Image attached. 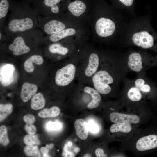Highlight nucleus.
<instances>
[{
  "mask_svg": "<svg viewBox=\"0 0 157 157\" xmlns=\"http://www.w3.org/2000/svg\"><path fill=\"white\" fill-rule=\"evenodd\" d=\"M10 0H0V27L2 29L5 26L6 18L11 4Z\"/></svg>",
  "mask_w": 157,
  "mask_h": 157,
  "instance_id": "6ab92c4d",
  "label": "nucleus"
},
{
  "mask_svg": "<svg viewBox=\"0 0 157 157\" xmlns=\"http://www.w3.org/2000/svg\"><path fill=\"white\" fill-rule=\"evenodd\" d=\"M25 130L29 134H34L37 131L36 127L33 124H26L25 126Z\"/></svg>",
  "mask_w": 157,
  "mask_h": 157,
  "instance_id": "c85d7f7f",
  "label": "nucleus"
},
{
  "mask_svg": "<svg viewBox=\"0 0 157 157\" xmlns=\"http://www.w3.org/2000/svg\"><path fill=\"white\" fill-rule=\"evenodd\" d=\"M24 144L27 145H39L40 143L37 135H27L24 138Z\"/></svg>",
  "mask_w": 157,
  "mask_h": 157,
  "instance_id": "a878e982",
  "label": "nucleus"
},
{
  "mask_svg": "<svg viewBox=\"0 0 157 157\" xmlns=\"http://www.w3.org/2000/svg\"><path fill=\"white\" fill-rule=\"evenodd\" d=\"M74 126L77 136L82 140H86L88 136V130L85 121L82 119H77L74 122Z\"/></svg>",
  "mask_w": 157,
  "mask_h": 157,
  "instance_id": "dca6fc26",
  "label": "nucleus"
},
{
  "mask_svg": "<svg viewBox=\"0 0 157 157\" xmlns=\"http://www.w3.org/2000/svg\"><path fill=\"white\" fill-rule=\"evenodd\" d=\"M38 27L43 32L45 36L55 33L66 28L65 22L55 16H38Z\"/></svg>",
  "mask_w": 157,
  "mask_h": 157,
  "instance_id": "6e6552de",
  "label": "nucleus"
},
{
  "mask_svg": "<svg viewBox=\"0 0 157 157\" xmlns=\"http://www.w3.org/2000/svg\"><path fill=\"white\" fill-rule=\"evenodd\" d=\"M63 157H74L75 155L72 152L69 151L68 150V145L67 144H65L63 148V150L62 153Z\"/></svg>",
  "mask_w": 157,
  "mask_h": 157,
  "instance_id": "2f4dec72",
  "label": "nucleus"
},
{
  "mask_svg": "<svg viewBox=\"0 0 157 157\" xmlns=\"http://www.w3.org/2000/svg\"><path fill=\"white\" fill-rule=\"evenodd\" d=\"M83 157H91L92 156L89 154L86 153L83 156Z\"/></svg>",
  "mask_w": 157,
  "mask_h": 157,
  "instance_id": "58836bf2",
  "label": "nucleus"
},
{
  "mask_svg": "<svg viewBox=\"0 0 157 157\" xmlns=\"http://www.w3.org/2000/svg\"><path fill=\"white\" fill-rule=\"evenodd\" d=\"M49 150V149L46 147H42L40 149L41 152L43 155L48 154Z\"/></svg>",
  "mask_w": 157,
  "mask_h": 157,
  "instance_id": "c9c22d12",
  "label": "nucleus"
},
{
  "mask_svg": "<svg viewBox=\"0 0 157 157\" xmlns=\"http://www.w3.org/2000/svg\"><path fill=\"white\" fill-rule=\"evenodd\" d=\"M13 106L11 104H0V121L1 122L12 112Z\"/></svg>",
  "mask_w": 157,
  "mask_h": 157,
  "instance_id": "b1692460",
  "label": "nucleus"
},
{
  "mask_svg": "<svg viewBox=\"0 0 157 157\" xmlns=\"http://www.w3.org/2000/svg\"><path fill=\"white\" fill-rule=\"evenodd\" d=\"M80 151V149L78 147H76L74 149V151L76 153H78Z\"/></svg>",
  "mask_w": 157,
  "mask_h": 157,
  "instance_id": "4c0bfd02",
  "label": "nucleus"
},
{
  "mask_svg": "<svg viewBox=\"0 0 157 157\" xmlns=\"http://www.w3.org/2000/svg\"><path fill=\"white\" fill-rule=\"evenodd\" d=\"M46 128L49 131L58 130L62 127V124L57 122H55L49 121L46 124Z\"/></svg>",
  "mask_w": 157,
  "mask_h": 157,
  "instance_id": "cd10ccee",
  "label": "nucleus"
},
{
  "mask_svg": "<svg viewBox=\"0 0 157 157\" xmlns=\"http://www.w3.org/2000/svg\"><path fill=\"white\" fill-rule=\"evenodd\" d=\"M111 121L113 123L127 122L137 124L140 121L137 115L132 114H126L118 112L111 113L109 116Z\"/></svg>",
  "mask_w": 157,
  "mask_h": 157,
  "instance_id": "ddd939ff",
  "label": "nucleus"
},
{
  "mask_svg": "<svg viewBox=\"0 0 157 157\" xmlns=\"http://www.w3.org/2000/svg\"><path fill=\"white\" fill-rule=\"evenodd\" d=\"M24 121L27 124H33L35 121L34 116L31 114L25 115L23 117Z\"/></svg>",
  "mask_w": 157,
  "mask_h": 157,
  "instance_id": "7c9ffc66",
  "label": "nucleus"
},
{
  "mask_svg": "<svg viewBox=\"0 0 157 157\" xmlns=\"http://www.w3.org/2000/svg\"><path fill=\"white\" fill-rule=\"evenodd\" d=\"M132 41L135 45L144 49H153L157 51V43L154 37L146 31L137 32L132 38Z\"/></svg>",
  "mask_w": 157,
  "mask_h": 157,
  "instance_id": "9d476101",
  "label": "nucleus"
},
{
  "mask_svg": "<svg viewBox=\"0 0 157 157\" xmlns=\"http://www.w3.org/2000/svg\"><path fill=\"white\" fill-rule=\"evenodd\" d=\"M46 103L45 99L40 92L36 93L31 98V107L35 110L41 109L44 106Z\"/></svg>",
  "mask_w": 157,
  "mask_h": 157,
  "instance_id": "aec40b11",
  "label": "nucleus"
},
{
  "mask_svg": "<svg viewBox=\"0 0 157 157\" xmlns=\"http://www.w3.org/2000/svg\"><path fill=\"white\" fill-rule=\"evenodd\" d=\"M8 39V38L6 35L4 33L3 29L0 28V40H3Z\"/></svg>",
  "mask_w": 157,
  "mask_h": 157,
  "instance_id": "72a5a7b5",
  "label": "nucleus"
},
{
  "mask_svg": "<svg viewBox=\"0 0 157 157\" xmlns=\"http://www.w3.org/2000/svg\"><path fill=\"white\" fill-rule=\"evenodd\" d=\"M45 36L38 28L19 33L9 39L11 42L8 49L16 56L27 54L31 51L33 46L44 42Z\"/></svg>",
  "mask_w": 157,
  "mask_h": 157,
  "instance_id": "7ed1b4c3",
  "label": "nucleus"
},
{
  "mask_svg": "<svg viewBox=\"0 0 157 157\" xmlns=\"http://www.w3.org/2000/svg\"><path fill=\"white\" fill-rule=\"evenodd\" d=\"M61 0H35L34 10L38 15L46 17L58 16L60 13L58 4Z\"/></svg>",
  "mask_w": 157,
  "mask_h": 157,
  "instance_id": "1a4fd4ad",
  "label": "nucleus"
},
{
  "mask_svg": "<svg viewBox=\"0 0 157 157\" xmlns=\"http://www.w3.org/2000/svg\"><path fill=\"white\" fill-rule=\"evenodd\" d=\"M76 33L73 28H66L55 33L45 36L44 42L49 43L59 41L69 36L74 35Z\"/></svg>",
  "mask_w": 157,
  "mask_h": 157,
  "instance_id": "4468645a",
  "label": "nucleus"
},
{
  "mask_svg": "<svg viewBox=\"0 0 157 157\" xmlns=\"http://www.w3.org/2000/svg\"><path fill=\"white\" fill-rule=\"evenodd\" d=\"M79 57V54H76L70 58L56 71L53 78L56 86L71 90L76 80V68Z\"/></svg>",
  "mask_w": 157,
  "mask_h": 157,
  "instance_id": "423d86ee",
  "label": "nucleus"
},
{
  "mask_svg": "<svg viewBox=\"0 0 157 157\" xmlns=\"http://www.w3.org/2000/svg\"><path fill=\"white\" fill-rule=\"evenodd\" d=\"M88 127L90 131L93 133H96L99 130V128L97 124L94 121H90L88 124Z\"/></svg>",
  "mask_w": 157,
  "mask_h": 157,
  "instance_id": "c756f323",
  "label": "nucleus"
},
{
  "mask_svg": "<svg viewBox=\"0 0 157 157\" xmlns=\"http://www.w3.org/2000/svg\"><path fill=\"white\" fill-rule=\"evenodd\" d=\"M95 30L97 34L102 37L111 35L115 28L114 23L110 19L102 17L98 19L96 23Z\"/></svg>",
  "mask_w": 157,
  "mask_h": 157,
  "instance_id": "9b49d317",
  "label": "nucleus"
},
{
  "mask_svg": "<svg viewBox=\"0 0 157 157\" xmlns=\"http://www.w3.org/2000/svg\"><path fill=\"white\" fill-rule=\"evenodd\" d=\"M54 146L53 144H51L50 145H47L46 146V147L49 149H50L52 148Z\"/></svg>",
  "mask_w": 157,
  "mask_h": 157,
  "instance_id": "e433bc0d",
  "label": "nucleus"
},
{
  "mask_svg": "<svg viewBox=\"0 0 157 157\" xmlns=\"http://www.w3.org/2000/svg\"><path fill=\"white\" fill-rule=\"evenodd\" d=\"M60 113L59 108L54 106L49 108L43 109L38 113V115L42 118L55 117L58 116Z\"/></svg>",
  "mask_w": 157,
  "mask_h": 157,
  "instance_id": "4be33fe9",
  "label": "nucleus"
},
{
  "mask_svg": "<svg viewBox=\"0 0 157 157\" xmlns=\"http://www.w3.org/2000/svg\"><path fill=\"white\" fill-rule=\"evenodd\" d=\"M124 81V86L127 90V97L132 101H140L142 93L149 94L157 91L156 84L147 77L146 73L138 74L137 77L133 79L125 78Z\"/></svg>",
  "mask_w": 157,
  "mask_h": 157,
  "instance_id": "39448f33",
  "label": "nucleus"
},
{
  "mask_svg": "<svg viewBox=\"0 0 157 157\" xmlns=\"http://www.w3.org/2000/svg\"><path fill=\"white\" fill-rule=\"evenodd\" d=\"M101 59V56L95 51H90L79 54L76 81L91 85L92 78L98 69Z\"/></svg>",
  "mask_w": 157,
  "mask_h": 157,
  "instance_id": "20e7f679",
  "label": "nucleus"
},
{
  "mask_svg": "<svg viewBox=\"0 0 157 157\" xmlns=\"http://www.w3.org/2000/svg\"><path fill=\"white\" fill-rule=\"evenodd\" d=\"M47 50L50 54L58 56L59 58L63 56L71 57L75 55H73L72 47L63 45L58 42L49 43Z\"/></svg>",
  "mask_w": 157,
  "mask_h": 157,
  "instance_id": "f8f14e48",
  "label": "nucleus"
},
{
  "mask_svg": "<svg viewBox=\"0 0 157 157\" xmlns=\"http://www.w3.org/2000/svg\"><path fill=\"white\" fill-rule=\"evenodd\" d=\"M29 0L32 1H35V0Z\"/></svg>",
  "mask_w": 157,
  "mask_h": 157,
  "instance_id": "79ce46f5",
  "label": "nucleus"
},
{
  "mask_svg": "<svg viewBox=\"0 0 157 157\" xmlns=\"http://www.w3.org/2000/svg\"><path fill=\"white\" fill-rule=\"evenodd\" d=\"M85 4L80 0H76L70 3L68 6L69 10L74 16L79 17L85 11Z\"/></svg>",
  "mask_w": 157,
  "mask_h": 157,
  "instance_id": "a211bd4d",
  "label": "nucleus"
},
{
  "mask_svg": "<svg viewBox=\"0 0 157 157\" xmlns=\"http://www.w3.org/2000/svg\"><path fill=\"white\" fill-rule=\"evenodd\" d=\"M68 146L69 147H70L72 145V142L71 141H69L67 143Z\"/></svg>",
  "mask_w": 157,
  "mask_h": 157,
  "instance_id": "ea45409f",
  "label": "nucleus"
},
{
  "mask_svg": "<svg viewBox=\"0 0 157 157\" xmlns=\"http://www.w3.org/2000/svg\"><path fill=\"white\" fill-rule=\"evenodd\" d=\"M43 157H50V156L48 154H45L43 155Z\"/></svg>",
  "mask_w": 157,
  "mask_h": 157,
  "instance_id": "a19ab883",
  "label": "nucleus"
},
{
  "mask_svg": "<svg viewBox=\"0 0 157 157\" xmlns=\"http://www.w3.org/2000/svg\"><path fill=\"white\" fill-rule=\"evenodd\" d=\"M123 4L127 6H130L133 3V0H119Z\"/></svg>",
  "mask_w": 157,
  "mask_h": 157,
  "instance_id": "f704fd0d",
  "label": "nucleus"
},
{
  "mask_svg": "<svg viewBox=\"0 0 157 157\" xmlns=\"http://www.w3.org/2000/svg\"><path fill=\"white\" fill-rule=\"evenodd\" d=\"M43 58L41 55L38 54L32 55L24 63V70L28 73L32 72L34 69L33 63L37 65H41L43 63Z\"/></svg>",
  "mask_w": 157,
  "mask_h": 157,
  "instance_id": "f3484780",
  "label": "nucleus"
},
{
  "mask_svg": "<svg viewBox=\"0 0 157 157\" xmlns=\"http://www.w3.org/2000/svg\"><path fill=\"white\" fill-rule=\"evenodd\" d=\"M24 151L25 154L28 156L41 157L40 152L37 146L27 145L24 148Z\"/></svg>",
  "mask_w": 157,
  "mask_h": 157,
  "instance_id": "393cba45",
  "label": "nucleus"
},
{
  "mask_svg": "<svg viewBox=\"0 0 157 157\" xmlns=\"http://www.w3.org/2000/svg\"><path fill=\"white\" fill-rule=\"evenodd\" d=\"M3 31L9 39L15 35L38 28V15L26 3L11 4Z\"/></svg>",
  "mask_w": 157,
  "mask_h": 157,
  "instance_id": "f03ea898",
  "label": "nucleus"
},
{
  "mask_svg": "<svg viewBox=\"0 0 157 157\" xmlns=\"http://www.w3.org/2000/svg\"><path fill=\"white\" fill-rule=\"evenodd\" d=\"M128 71L124 60L102 56L99 67L92 78L91 85L101 94H109L119 86Z\"/></svg>",
  "mask_w": 157,
  "mask_h": 157,
  "instance_id": "f257e3e1",
  "label": "nucleus"
},
{
  "mask_svg": "<svg viewBox=\"0 0 157 157\" xmlns=\"http://www.w3.org/2000/svg\"><path fill=\"white\" fill-rule=\"evenodd\" d=\"M124 61L128 70L137 74L145 73L147 69L157 66V57L136 52L131 53Z\"/></svg>",
  "mask_w": 157,
  "mask_h": 157,
  "instance_id": "0eeeda50",
  "label": "nucleus"
},
{
  "mask_svg": "<svg viewBox=\"0 0 157 157\" xmlns=\"http://www.w3.org/2000/svg\"><path fill=\"white\" fill-rule=\"evenodd\" d=\"M38 89L37 86L35 84L28 82L24 83L21 88L20 94L21 99L24 102H27L36 94Z\"/></svg>",
  "mask_w": 157,
  "mask_h": 157,
  "instance_id": "2eb2a0df",
  "label": "nucleus"
},
{
  "mask_svg": "<svg viewBox=\"0 0 157 157\" xmlns=\"http://www.w3.org/2000/svg\"><path fill=\"white\" fill-rule=\"evenodd\" d=\"M12 67L10 65H7L6 66L4 67L3 72V76H2L4 79L2 82V83L3 85L7 86L12 82L13 79L12 76Z\"/></svg>",
  "mask_w": 157,
  "mask_h": 157,
  "instance_id": "5701e85b",
  "label": "nucleus"
},
{
  "mask_svg": "<svg viewBox=\"0 0 157 157\" xmlns=\"http://www.w3.org/2000/svg\"><path fill=\"white\" fill-rule=\"evenodd\" d=\"M7 132V129L4 125L1 126L0 127V142L3 146H6L9 143Z\"/></svg>",
  "mask_w": 157,
  "mask_h": 157,
  "instance_id": "bb28decb",
  "label": "nucleus"
},
{
  "mask_svg": "<svg viewBox=\"0 0 157 157\" xmlns=\"http://www.w3.org/2000/svg\"><path fill=\"white\" fill-rule=\"evenodd\" d=\"M132 130L130 123L127 122H119L115 123L112 125L110 128L111 133L120 132L127 133L130 132Z\"/></svg>",
  "mask_w": 157,
  "mask_h": 157,
  "instance_id": "412c9836",
  "label": "nucleus"
},
{
  "mask_svg": "<svg viewBox=\"0 0 157 157\" xmlns=\"http://www.w3.org/2000/svg\"><path fill=\"white\" fill-rule=\"evenodd\" d=\"M95 153L97 157H107V155L104 154L103 150L100 148L97 149L95 150Z\"/></svg>",
  "mask_w": 157,
  "mask_h": 157,
  "instance_id": "473e14b6",
  "label": "nucleus"
}]
</instances>
